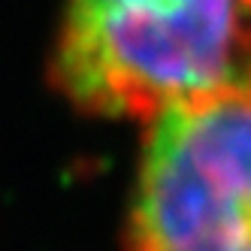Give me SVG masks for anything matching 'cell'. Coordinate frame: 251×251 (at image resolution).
<instances>
[{"label":"cell","mask_w":251,"mask_h":251,"mask_svg":"<svg viewBox=\"0 0 251 251\" xmlns=\"http://www.w3.org/2000/svg\"><path fill=\"white\" fill-rule=\"evenodd\" d=\"M124 251H251V94L146 121Z\"/></svg>","instance_id":"obj_2"},{"label":"cell","mask_w":251,"mask_h":251,"mask_svg":"<svg viewBox=\"0 0 251 251\" xmlns=\"http://www.w3.org/2000/svg\"><path fill=\"white\" fill-rule=\"evenodd\" d=\"M49 76L79 112L142 124L251 94V0H64Z\"/></svg>","instance_id":"obj_1"}]
</instances>
